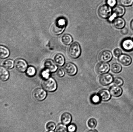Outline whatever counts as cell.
I'll list each match as a JSON object with an SVG mask.
<instances>
[{
  "label": "cell",
  "instance_id": "1",
  "mask_svg": "<svg viewBox=\"0 0 133 132\" xmlns=\"http://www.w3.org/2000/svg\"><path fill=\"white\" fill-rule=\"evenodd\" d=\"M67 22L65 18H58L53 24L51 28V32L53 34L59 35L64 31L67 25Z\"/></svg>",
  "mask_w": 133,
  "mask_h": 132
},
{
  "label": "cell",
  "instance_id": "2",
  "mask_svg": "<svg viewBox=\"0 0 133 132\" xmlns=\"http://www.w3.org/2000/svg\"><path fill=\"white\" fill-rule=\"evenodd\" d=\"M42 86L44 90L49 92H53L57 90V84L53 77H49L43 80Z\"/></svg>",
  "mask_w": 133,
  "mask_h": 132
},
{
  "label": "cell",
  "instance_id": "3",
  "mask_svg": "<svg viewBox=\"0 0 133 132\" xmlns=\"http://www.w3.org/2000/svg\"><path fill=\"white\" fill-rule=\"evenodd\" d=\"M68 53L70 58L76 59L79 57L81 53L80 45L77 42H74L70 45L68 49Z\"/></svg>",
  "mask_w": 133,
  "mask_h": 132
},
{
  "label": "cell",
  "instance_id": "4",
  "mask_svg": "<svg viewBox=\"0 0 133 132\" xmlns=\"http://www.w3.org/2000/svg\"><path fill=\"white\" fill-rule=\"evenodd\" d=\"M112 8L107 5H103L100 6L98 10L99 16L102 19H108L112 14Z\"/></svg>",
  "mask_w": 133,
  "mask_h": 132
},
{
  "label": "cell",
  "instance_id": "5",
  "mask_svg": "<svg viewBox=\"0 0 133 132\" xmlns=\"http://www.w3.org/2000/svg\"><path fill=\"white\" fill-rule=\"evenodd\" d=\"M125 12V9L123 6L121 5L115 6L113 9L112 14L111 16L108 19L109 22L113 21L116 18L121 17L124 15Z\"/></svg>",
  "mask_w": 133,
  "mask_h": 132
},
{
  "label": "cell",
  "instance_id": "6",
  "mask_svg": "<svg viewBox=\"0 0 133 132\" xmlns=\"http://www.w3.org/2000/svg\"><path fill=\"white\" fill-rule=\"evenodd\" d=\"M47 93L45 90L41 88H37L32 92V97L35 100L41 102L45 100L47 96Z\"/></svg>",
  "mask_w": 133,
  "mask_h": 132
},
{
  "label": "cell",
  "instance_id": "7",
  "mask_svg": "<svg viewBox=\"0 0 133 132\" xmlns=\"http://www.w3.org/2000/svg\"><path fill=\"white\" fill-rule=\"evenodd\" d=\"M14 65L17 70L22 73L25 72L28 68L27 62L23 59H17L14 63Z\"/></svg>",
  "mask_w": 133,
  "mask_h": 132
},
{
  "label": "cell",
  "instance_id": "8",
  "mask_svg": "<svg viewBox=\"0 0 133 132\" xmlns=\"http://www.w3.org/2000/svg\"><path fill=\"white\" fill-rule=\"evenodd\" d=\"M114 81L113 76L109 73L102 75L99 78V82L103 86H105L111 84Z\"/></svg>",
  "mask_w": 133,
  "mask_h": 132
},
{
  "label": "cell",
  "instance_id": "9",
  "mask_svg": "<svg viewBox=\"0 0 133 132\" xmlns=\"http://www.w3.org/2000/svg\"><path fill=\"white\" fill-rule=\"evenodd\" d=\"M110 69V65L108 63H98L96 67V72L99 74H103L107 73Z\"/></svg>",
  "mask_w": 133,
  "mask_h": 132
},
{
  "label": "cell",
  "instance_id": "10",
  "mask_svg": "<svg viewBox=\"0 0 133 132\" xmlns=\"http://www.w3.org/2000/svg\"><path fill=\"white\" fill-rule=\"evenodd\" d=\"M112 54L109 50H104L100 53L98 56L99 60L103 63H108L112 60Z\"/></svg>",
  "mask_w": 133,
  "mask_h": 132
},
{
  "label": "cell",
  "instance_id": "11",
  "mask_svg": "<svg viewBox=\"0 0 133 132\" xmlns=\"http://www.w3.org/2000/svg\"><path fill=\"white\" fill-rule=\"evenodd\" d=\"M64 71L69 75L71 76L75 75L78 72V68L75 64L69 63L65 66Z\"/></svg>",
  "mask_w": 133,
  "mask_h": 132
},
{
  "label": "cell",
  "instance_id": "12",
  "mask_svg": "<svg viewBox=\"0 0 133 132\" xmlns=\"http://www.w3.org/2000/svg\"><path fill=\"white\" fill-rule=\"evenodd\" d=\"M122 49L125 51L130 52L133 50V40L130 38L124 39L121 43Z\"/></svg>",
  "mask_w": 133,
  "mask_h": 132
},
{
  "label": "cell",
  "instance_id": "13",
  "mask_svg": "<svg viewBox=\"0 0 133 132\" xmlns=\"http://www.w3.org/2000/svg\"><path fill=\"white\" fill-rule=\"evenodd\" d=\"M44 66L46 69L49 70L51 72L53 73L56 72L58 67L55 63L51 59H47L44 63Z\"/></svg>",
  "mask_w": 133,
  "mask_h": 132
},
{
  "label": "cell",
  "instance_id": "14",
  "mask_svg": "<svg viewBox=\"0 0 133 132\" xmlns=\"http://www.w3.org/2000/svg\"><path fill=\"white\" fill-rule=\"evenodd\" d=\"M109 91L111 95L115 97H118L122 95L123 91L120 87L117 85H113L109 89Z\"/></svg>",
  "mask_w": 133,
  "mask_h": 132
},
{
  "label": "cell",
  "instance_id": "15",
  "mask_svg": "<svg viewBox=\"0 0 133 132\" xmlns=\"http://www.w3.org/2000/svg\"><path fill=\"white\" fill-rule=\"evenodd\" d=\"M118 60L120 63L125 66L130 65L132 62V59L131 57L126 54H122L118 57Z\"/></svg>",
  "mask_w": 133,
  "mask_h": 132
},
{
  "label": "cell",
  "instance_id": "16",
  "mask_svg": "<svg viewBox=\"0 0 133 132\" xmlns=\"http://www.w3.org/2000/svg\"><path fill=\"white\" fill-rule=\"evenodd\" d=\"M102 101L107 102L111 98V94L110 91L107 89H103L100 90L98 93Z\"/></svg>",
  "mask_w": 133,
  "mask_h": 132
},
{
  "label": "cell",
  "instance_id": "17",
  "mask_svg": "<svg viewBox=\"0 0 133 132\" xmlns=\"http://www.w3.org/2000/svg\"><path fill=\"white\" fill-rule=\"evenodd\" d=\"M113 25L116 28L118 29H122L125 25V21L123 18L119 17L116 18L113 21Z\"/></svg>",
  "mask_w": 133,
  "mask_h": 132
},
{
  "label": "cell",
  "instance_id": "18",
  "mask_svg": "<svg viewBox=\"0 0 133 132\" xmlns=\"http://www.w3.org/2000/svg\"><path fill=\"white\" fill-rule=\"evenodd\" d=\"M10 77L9 73L4 67H0V79L1 81H7Z\"/></svg>",
  "mask_w": 133,
  "mask_h": 132
},
{
  "label": "cell",
  "instance_id": "19",
  "mask_svg": "<svg viewBox=\"0 0 133 132\" xmlns=\"http://www.w3.org/2000/svg\"><path fill=\"white\" fill-rule=\"evenodd\" d=\"M55 63L57 65L62 67L65 64V59L64 56L62 54H58L55 56L54 58Z\"/></svg>",
  "mask_w": 133,
  "mask_h": 132
},
{
  "label": "cell",
  "instance_id": "20",
  "mask_svg": "<svg viewBox=\"0 0 133 132\" xmlns=\"http://www.w3.org/2000/svg\"><path fill=\"white\" fill-rule=\"evenodd\" d=\"M72 117L70 113L65 112L61 116V121L62 124L65 125H69L71 122Z\"/></svg>",
  "mask_w": 133,
  "mask_h": 132
},
{
  "label": "cell",
  "instance_id": "21",
  "mask_svg": "<svg viewBox=\"0 0 133 132\" xmlns=\"http://www.w3.org/2000/svg\"><path fill=\"white\" fill-rule=\"evenodd\" d=\"M10 54V51L8 49L3 46H0V58L1 59H6L9 56Z\"/></svg>",
  "mask_w": 133,
  "mask_h": 132
},
{
  "label": "cell",
  "instance_id": "22",
  "mask_svg": "<svg viewBox=\"0 0 133 132\" xmlns=\"http://www.w3.org/2000/svg\"><path fill=\"white\" fill-rule=\"evenodd\" d=\"M61 40L62 42L64 45H69L72 42L73 38L70 35L66 34L62 36Z\"/></svg>",
  "mask_w": 133,
  "mask_h": 132
},
{
  "label": "cell",
  "instance_id": "23",
  "mask_svg": "<svg viewBox=\"0 0 133 132\" xmlns=\"http://www.w3.org/2000/svg\"><path fill=\"white\" fill-rule=\"evenodd\" d=\"M111 69L112 72L115 73H118L122 70V67L120 64L115 63L112 65Z\"/></svg>",
  "mask_w": 133,
  "mask_h": 132
},
{
  "label": "cell",
  "instance_id": "24",
  "mask_svg": "<svg viewBox=\"0 0 133 132\" xmlns=\"http://www.w3.org/2000/svg\"><path fill=\"white\" fill-rule=\"evenodd\" d=\"M90 100L92 104L96 105L99 104L101 100L98 94H93L91 96Z\"/></svg>",
  "mask_w": 133,
  "mask_h": 132
},
{
  "label": "cell",
  "instance_id": "25",
  "mask_svg": "<svg viewBox=\"0 0 133 132\" xmlns=\"http://www.w3.org/2000/svg\"><path fill=\"white\" fill-rule=\"evenodd\" d=\"M36 73V70L34 67L30 66L26 71V74L29 77H33Z\"/></svg>",
  "mask_w": 133,
  "mask_h": 132
},
{
  "label": "cell",
  "instance_id": "26",
  "mask_svg": "<svg viewBox=\"0 0 133 132\" xmlns=\"http://www.w3.org/2000/svg\"><path fill=\"white\" fill-rule=\"evenodd\" d=\"M14 63L12 59H8L5 60L3 63V67L6 69H10L14 68Z\"/></svg>",
  "mask_w": 133,
  "mask_h": 132
},
{
  "label": "cell",
  "instance_id": "27",
  "mask_svg": "<svg viewBox=\"0 0 133 132\" xmlns=\"http://www.w3.org/2000/svg\"><path fill=\"white\" fill-rule=\"evenodd\" d=\"M67 128L66 125L60 124L57 127L56 132H68Z\"/></svg>",
  "mask_w": 133,
  "mask_h": 132
},
{
  "label": "cell",
  "instance_id": "28",
  "mask_svg": "<svg viewBox=\"0 0 133 132\" xmlns=\"http://www.w3.org/2000/svg\"><path fill=\"white\" fill-rule=\"evenodd\" d=\"M120 4L123 6H129L132 5L133 0H119Z\"/></svg>",
  "mask_w": 133,
  "mask_h": 132
},
{
  "label": "cell",
  "instance_id": "29",
  "mask_svg": "<svg viewBox=\"0 0 133 132\" xmlns=\"http://www.w3.org/2000/svg\"><path fill=\"white\" fill-rule=\"evenodd\" d=\"M87 125L90 128H94L96 127L97 125V121L94 118L90 119L87 122Z\"/></svg>",
  "mask_w": 133,
  "mask_h": 132
},
{
  "label": "cell",
  "instance_id": "30",
  "mask_svg": "<svg viewBox=\"0 0 133 132\" xmlns=\"http://www.w3.org/2000/svg\"><path fill=\"white\" fill-rule=\"evenodd\" d=\"M50 72L49 70L45 68V69L42 71L40 75H41V77L44 79H48L50 77Z\"/></svg>",
  "mask_w": 133,
  "mask_h": 132
},
{
  "label": "cell",
  "instance_id": "31",
  "mask_svg": "<svg viewBox=\"0 0 133 132\" xmlns=\"http://www.w3.org/2000/svg\"><path fill=\"white\" fill-rule=\"evenodd\" d=\"M113 82L115 85L119 86H122L124 83L123 80L119 77H116L115 78Z\"/></svg>",
  "mask_w": 133,
  "mask_h": 132
},
{
  "label": "cell",
  "instance_id": "32",
  "mask_svg": "<svg viewBox=\"0 0 133 132\" xmlns=\"http://www.w3.org/2000/svg\"><path fill=\"white\" fill-rule=\"evenodd\" d=\"M46 129L49 131H53L55 130L56 126L54 123L51 121L46 124Z\"/></svg>",
  "mask_w": 133,
  "mask_h": 132
},
{
  "label": "cell",
  "instance_id": "33",
  "mask_svg": "<svg viewBox=\"0 0 133 132\" xmlns=\"http://www.w3.org/2000/svg\"><path fill=\"white\" fill-rule=\"evenodd\" d=\"M67 129L68 132H76L77 130V127L74 124H71L68 125Z\"/></svg>",
  "mask_w": 133,
  "mask_h": 132
},
{
  "label": "cell",
  "instance_id": "34",
  "mask_svg": "<svg viewBox=\"0 0 133 132\" xmlns=\"http://www.w3.org/2000/svg\"><path fill=\"white\" fill-rule=\"evenodd\" d=\"M107 5L111 8L115 6L117 3V0H107Z\"/></svg>",
  "mask_w": 133,
  "mask_h": 132
},
{
  "label": "cell",
  "instance_id": "35",
  "mask_svg": "<svg viewBox=\"0 0 133 132\" xmlns=\"http://www.w3.org/2000/svg\"><path fill=\"white\" fill-rule=\"evenodd\" d=\"M57 74L59 77H63L65 75V71L62 68H59L57 71Z\"/></svg>",
  "mask_w": 133,
  "mask_h": 132
},
{
  "label": "cell",
  "instance_id": "36",
  "mask_svg": "<svg viewBox=\"0 0 133 132\" xmlns=\"http://www.w3.org/2000/svg\"><path fill=\"white\" fill-rule=\"evenodd\" d=\"M113 53L115 56L117 57H118L122 54V51L120 49L117 48L115 49L113 51Z\"/></svg>",
  "mask_w": 133,
  "mask_h": 132
},
{
  "label": "cell",
  "instance_id": "37",
  "mask_svg": "<svg viewBox=\"0 0 133 132\" xmlns=\"http://www.w3.org/2000/svg\"><path fill=\"white\" fill-rule=\"evenodd\" d=\"M121 32L122 34L126 35L128 33V30L127 28H124L121 30Z\"/></svg>",
  "mask_w": 133,
  "mask_h": 132
},
{
  "label": "cell",
  "instance_id": "38",
  "mask_svg": "<svg viewBox=\"0 0 133 132\" xmlns=\"http://www.w3.org/2000/svg\"><path fill=\"white\" fill-rule=\"evenodd\" d=\"M87 132H98V131L95 130H88Z\"/></svg>",
  "mask_w": 133,
  "mask_h": 132
},
{
  "label": "cell",
  "instance_id": "39",
  "mask_svg": "<svg viewBox=\"0 0 133 132\" xmlns=\"http://www.w3.org/2000/svg\"><path fill=\"white\" fill-rule=\"evenodd\" d=\"M130 26H131V29H132L133 30V20L131 22Z\"/></svg>",
  "mask_w": 133,
  "mask_h": 132
},
{
  "label": "cell",
  "instance_id": "40",
  "mask_svg": "<svg viewBox=\"0 0 133 132\" xmlns=\"http://www.w3.org/2000/svg\"><path fill=\"white\" fill-rule=\"evenodd\" d=\"M47 132H54L53 131H48Z\"/></svg>",
  "mask_w": 133,
  "mask_h": 132
},
{
  "label": "cell",
  "instance_id": "41",
  "mask_svg": "<svg viewBox=\"0 0 133 132\" xmlns=\"http://www.w3.org/2000/svg\"><path fill=\"white\" fill-rule=\"evenodd\" d=\"M132 7H133V4L132 5Z\"/></svg>",
  "mask_w": 133,
  "mask_h": 132
}]
</instances>
